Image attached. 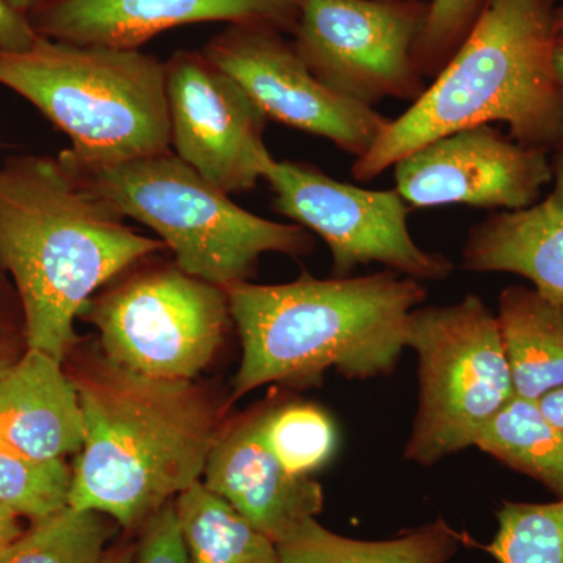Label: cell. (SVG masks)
Segmentation results:
<instances>
[{
    "label": "cell",
    "mask_w": 563,
    "mask_h": 563,
    "mask_svg": "<svg viewBox=\"0 0 563 563\" xmlns=\"http://www.w3.org/2000/svg\"><path fill=\"white\" fill-rule=\"evenodd\" d=\"M163 250L162 240L128 228L60 157L0 168V263L20 292L27 350L65 361L92 295Z\"/></svg>",
    "instance_id": "6da1fadb"
},
{
    "label": "cell",
    "mask_w": 563,
    "mask_h": 563,
    "mask_svg": "<svg viewBox=\"0 0 563 563\" xmlns=\"http://www.w3.org/2000/svg\"><path fill=\"white\" fill-rule=\"evenodd\" d=\"M73 377L85 439L73 468L69 507L140 528L201 483L221 429L192 380H163L121 368L106 355Z\"/></svg>",
    "instance_id": "7a4b0ae2"
},
{
    "label": "cell",
    "mask_w": 563,
    "mask_h": 563,
    "mask_svg": "<svg viewBox=\"0 0 563 563\" xmlns=\"http://www.w3.org/2000/svg\"><path fill=\"white\" fill-rule=\"evenodd\" d=\"M555 0H487L450 62L406 113L355 158V180L379 177L418 147L503 122L525 146L563 147V90L554 69Z\"/></svg>",
    "instance_id": "3957f363"
},
{
    "label": "cell",
    "mask_w": 563,
    "mask_h": 563,
    "mask_svg": "<svg viewBox=\"0 0 563 563\" xmlns=\"http://www.w3.org/2000/svg\"><path fill=\"white\" fill-rule=\"evenodd\" d=\"M242 363L232 401L273 383H314L328 369L366 380L395 372L407 321L428 298L420 280L395 272L279 285L225 287Z\"/></svg>",
    "instance_id": "277c9868"
},
{
    "label": "cell",
    "mask_w": 563,
    "mask_h": 563,
    "mask_svg": "<svg viewBox=\"0 0 563 563\" xmlns=\"http://www.w3.org/2000/svg\"><path fill=\"white\" fill-rule=\"evenodd\" d=\"M0 85L68 136L73 161L113 165L172 151L165 63L139 49L40 35L29 49L0 52Z\"/></svg>",
    "instance_id": "5b68a950"
},
{
    "label": "cell",
    "mask_w": 563,
    "mask_h": 563,
    "mask_svg": "<svg viewBox=\"0 0 563 563\" xmlns=\"http://www.w3.org/2000/svg\"><path fill=\"white\" fill-rule=\"evenodd\" d=\"M60 158L77 179L124 218L147 225L173 251L176 265L218 287L250 280L263 254L302 257L312 233L242 209L173 151L113 165Z\"/></svg>",
    "instance_id": "8992f818"
},
{
    "label": "cell",
    "mask_w": 563,
    "mask_h": 563,
    "mask_svg": "<svg viewBox=\"0 0 563 563\" xmlns=\"http://www.w3.org/2000/svg\"><path fill=\"white\" fill-rule=\"evenodd\" d=\"M406 346L420 363V404L404 457L432 466L476 446L485 426L515 398L512 374L496 313L476 295L417 307Z\"/></svg>",
    "instance_id": "52a82bcc"
},
{
    "label": "cell",
    "mask_w": 563,
    "mask_h": 563,
    "mask_svg": "<svg viewBox=\"0 0 563 563\" xmlns=\"http://www.w3.org/2000/svg\"><path fill=\"white\" fill-rule=\"evenodd\" d=\"M81 317L98 329L110 362L163 380L195 379L233 322L225 288L176 263L133 274L91 299Z\"/></svg>",
    "instance_id": "ba28073f"
},
{
    "label": "cell",
    "mask_w": 563,
    "mask_h": 563,
    "mask_svg": "<svg viewBox=\"0 0 563 563\" xmlns=\"http://www.w3.org/2000/svg\"><path fill=\"white\" fill-rule=\"evenodd\" d=\"M426 11L417 0H298L292 46L351 101L413 103L428 88L417 62Z\"/></svg>",
    "instance_id": "9c48e42d"
},
{
    "label": "cell",
    "mask_w": 563,
    "mask_h": 563,
    "mask_svg": "<svg viewBox=\"0 0 563 563\" xmlns=\"http://www.w3.org/2000/svg\"><path fill=\"white\" fill-rule=\"evenodd\" d=\"M262 179L272 187L274 209L324 240L335 277L369 263L420 282L443 280L453 273L450 258L415 243L407 228L409 203L396 190H365L312 165L273 157Z\"/></svg>",
    "instance_id": "30bf717a"
},
{
    "label": "cell",
    "mask_w": 563,
    "mask_h": 563,
    "mask_svg": "<svg viewBox=\"0 0 563 563\" xmlns=\"http://www.w3.org/2000/svg\"><path fill=\"white\" fill-rule=\"evenodd\" d=\"M202 54L239 81L268 120L312 133L362 157L388 118L325 87L279 31L262 24H232Z\"/></svg>",
    "instance_id": "8fae6325"
},
{
    "label": "cell",
    "mask_w": 563,
    "mask_h": 563,
    "mask_svg": "<svg viewBox=\"0 0 563 563\" xmlns=\"http://www.w3.org/2000/svg\"><path fill=\"white\" fill-rule=\"evenodd\" d=\"M165 68L174 154L225 195L252 190L273 157L268 118L202 51H179Z\"/></svg>",
    "instance_id": "7c38bea8"
},
{
    "label": "cell",
    "mask_w": 563,
    "mask_h": 563,
    "mask_svg": "<svg viewBox=\"0 0 563 563\" xmlns=\"http://www.w3.org/2000/svg\"><path fill=\"white\" fill-rule=\"evenodd\" d=\"M395 190L415 209L465 206L521 210L553 181L550 152L525 146L492 124L440 136L395 166Z\"/></svg>",
    "instance_id": "4fadbf2b"
},
{
    "label": "cell",
    "mask_w": 563,
    "mask_h": 563,
    "mask_svg": "<svg viewBox=\"0 0 563 563\" xmlns=\"http://www.w3.org/2000/svg\"><path fill=\"white\" fill-rule=\"evenodd\" d=\"M296 18L298 0H52L35 29L66 43L139 49L179 25L231 22L292 31Z\"/></svg>",
    "instance_id": "5bb4252c"
},
{
    "label": "cell",
    "mask_w": 563,
    "mask_h": 563,
    "mask_svg": "<svg viewBox=\"0 0 563 563\" xmlns=\"http://www.w3.org/2000/svg\"><path fill=\"white\" fill-rule=\"evenodd\" d=\"M263 413L246 415L220 432L202 484L279 543L307 518H317L324 493L312 477L292 476L282 466L263 437Z\"/></svg>",
    "instance_id": "9a60e30c"
},
{
    "label": "cell",
    "mask_w": 563,
    "mask_h": 563,
    "mask_svg": "<svg viewBox=\"0 0 563 563\" xmlns=\"http://www.w3.org/2000/svg\"><path fill=\"white\" fill-rule=\"evenodd\" d=\"M553 181L542 201L504 210L474 225L462 268L525 277L540 295L563 306V147L551 154Z\"/></svg>",
    "instance_id": "2e32d148"
},
{
    "label": "cell",
    "mask_w": 563,
    "mask_h": 563,
    "mask_svg": "<svg viewBox=\"0 0 563 563\" xmlns=\"http://www.w3.org/2000/svg\"><path fill=\"white\" fill-rule=\"evenodd\" d=\"M62 363L27 350L0 374V437L44 461L79 454L84 446L79 391Z\"/></svg>",
    "instance_id": "e0dca14e"
},
{
    "label": "cell",
    "mask_w": 563,
    "mask_h": 563,
    "mask_svg": "<svg viewBox=\"0 0 563 563\" xmlns=\"http://www.w3.org/2000/svg\"><path fill=\"white\" fill-rule=\"evenodd\" d=\"M499 333L515 396L539 401L563 387V306L531 287H507L499 295Z\"/></svg>",
    "instance_id": "ac0fdd59"
},
{
    "label": "cell",
    "mask_w": 563,
    "mask_h": 563,
    "mask_svg": "<svg viewBox=\"0 0 563 563\" xmlns=\"http://www.w3.org/2000/svg\"><path fill=\"white\" fill-rule=\"evenodd\" d=\"M465 542L444 518L388 540H357L307 518L276 543L280 563H448Z\"/></svg>",
    "instance_id": "d6986e66"
},
{
    "label": "cell",
    "mask_w": 563,
    "mask_h": 563,
    "mask_svg": "<svg viewBox=\"0 0 563 563\" xmlns=\"http://www.w3.org/2000/svg\"><path fill=\"white\" fill-rule=\"evenodd\" d=\"M190 563H280L276 543L196 483L174 499Z\"/></svg>",
    "instance_id": "ffe728a7"
},
{
    "label": "cell",
    "mask_w": 563,
    "mask_h": 563,
    "mask_svg": "<svg viewBox=\"0 0 563 563\" xmlns=\"http://www.w3.org/2000/svg\"><path fill=\"white\" fill-rule=\"evenodd\" d=\"M476 448L563 499V429L539 402L515 396L485 426Z\"/></svg>",
    "instance_id": "44dd1931"
},
{
    "label": "cell",
    "mask_w": 563,
    "mask_h": 563,
    "mask_svg": "<svg viewBox=\"0 0 563 563\" xmlns=\"http://www.w3.org/2000/svg\"><path fill=\"white\" fill-rule=\"evenodd\" d=\"M117 526L106 515L68 506L22 533L3 550L2 563H101Z\"/></svg>",
    "instance_id": "7402d4cb"
},
{
    "label": "cell",
    "mask_w": 563,
    "mask_h": 563,
    "mask_svg": "<svg viewBox=\"0 0 563 563\" xmlns=\"http://www.w3.org/2000/svg\"><path fill=\"white\" fill-rule=\"evenodd\" d=\"M73 470L63 459H36L0 437V504L33 523L69 506Z\"/></svg>",
    "instance_id": "603a6c76"
},
{
    "label": "cell",
    "mask_w": 563,
    "mask_h": 563,
    "mask_svg": "<svg viewBox=\"0 0 563 563\" xmlns=\"http://www.w3.org/2000/svg\"><path fill=\"white\" fill-rule=\"evenodd\" d=\"M262 428L269 450L292 476L310 477L335 453V424L314 404L265 407Z\"/></svg>",
    "instance_id": "cb8c5ba5"
},
{
    "label": "cell",
    "mask_w": 563,
    "mask_h": 563,
    "mask_svg": "<svg viewBox=\"0 0 563 563\" xmlns=\"http://www.w3.org/2000/svg\"><path fill=\"white\" fill-rule=\"evenodd\" d=\"M495 537L484 550L498 563H563V499L504 501Z\"/></svg>",
    "instance_id": "d4e9b609"
},
{
    "label": "cell",
    "mask_w": 563,
    "mask_h": 563,
    "mask_svg": "<svg viewBox=\"0 0 563 563\" xmlns=\"http://www.w3.org/2000/svg\"><path fill=\"white\" fill-rule=\"evenodd\" d=\"M487 0H431L417 44L422 76L435 77L450 62Z\"/></svg>",
    "instance_id": "484cf974"
},
{
    "label": "cell",
    "mask_w": 563,
    "mask_h": 563,
    "mask_svg": "<svg viewBox=\"0 0 563 563\" xmlns=\"http://www.w3.org/2000/svg\"><path fill=\"white\" fill-rule=\"evenodd\" d=\"M141 528L133 563H190L174 503L166 504Z\"/></svg>",
    "instance_id": "4316f807"
},
{
    "label": "cell",
    "mask_w": 563,
    "mask_h": 563,
    "mask_svg": "<svg viewBox=\"0 0 563 563\" xmlns=\"http://www.w3.org/2000/svg\"><path fill=\"white\" fill-rule=\"evenodd\" d=\"M38 36L24 13L14 10L7 0H0V52L29 49Z\"/></svg>",
    "instance_id": "83f0119b"
},
{
    "label": "cell",
    "mask_w": 563,
    "mask_h": 563,
    "mask_svg": "<svg viewBox=\"0 0 563 563\" xmlns=\"http://www.w3.org/2000/svg\"><path fill=\"white\" fill-rule=\"evenodd\" d=\"M22 536L18 515L0 504V551L9 548Z\"/></svg>",
    "instance_id": "f1b7e54d"
},
{
    "label": "cell",
    "mask_w": 563,
    "mask_h": 563,
    "mask_svg": "<svg viewBox=\"0 0 563 563\" xmlns=\"http://www.w3.org/2000/svg\"><path fill=\"white\" fill-rule=\"evenodd\" d=\"M537 402H539L540 410H542L544 417L563 429V387L547 393Z\"/></svg>",
    "instance_id": "f546056e"
},
{
    "label": "cell",
    "mask_w": 563,
    "mask_h": 563,
    "mask_svg": "<svg viewBox=\"0 0 563 563\" xmlns=\"http://www.w3.org/2000/svg\"><path fill=\"white\" fill-rule=\"evenodd\" d=\"M135 562V544H124L113 551H107L101 563H133Z\"/></svg>",
    "instance_id": "4dcf8cb0"
},
{
    "label": "cell",
    "mask_w": 563,
    "mask_h": 563,
    "mask_svg": "<svg viewBox=\"0 0 563 563\" xmlns=\"http://www.w3.org/2000/svg\"><path fill=\"white\" fill-rule=\"evenodd\" d=\"M554 69L563 90V36H558V40H555Z\"/></svg>",
    "instance_id": "1f68e13d"
},
{
    "label": "cell",
    "mask_w": 563,
    "mask_h": 563,
    "mask_svg": "<svg viewBox=\"0 0 563 563\" xmlns=\"http://www.w3.org/2000/svg\"><path fill=\"white\" fill-rule=\"evenodd\" d=\"M14 10L21 11V13H27L32 9H35L41 0H7Z\"/></svg>",
    "instance_id": "d6a6232c"
},
{
    "label": "cell",
    "mask_w": 563,
    "mask_h": 563,
    "mask_svg": "<svg viewBox=\"0 0 563 563\" xmlns=\"http://www.w3.org/2000/svg\"><path fill=\"white\" fill-rule=\"evenodd\" d=\"M554 29L555 35L563 36V5L555 7Z\"/></svg>",
    "instance_id": "836d02e7"
},
{
    "label": "cell",
    "mask_w": 563,
    "mask_h": 563,
    "mask_svg": "<svg viewBox=\"0 0 563 563\" xmlns=\"http://www.w3.org/2000/svg\"><path fill=\"white\" fill-rule=\"evenodd\" d=\"M10 365L11 363H9V361H7V358L3 357V355H0V374L5 372V369L9 368Z\"/></svg>",
    "instance_id": "e575fe53"
},
{
    "label": "cell",
    "mask_w": 563,
    "mask_h": 563,
    "mask_svg": "<svg viewBox=\"0 0 563 563\" xmlns=\"http://www.w3.org/2000/svg\"><path fill=\"white\" fill-rule=\"evenodd\" d=\"M2 554H3V551H0V563H2Z\"/></svg>",
    "instance_id": "d590c367"
}]
</instances>
